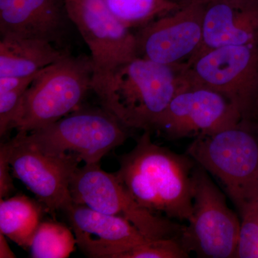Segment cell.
I'll return each instance as SVG.
<instances>
[{"label": "cell", "instance_id": "obj_1", "mask_svg": "<svg viewBox=\"0 0 258 258\" xmlns=\"http://www.w3.org/2000/svg\"><path fill=\"white\" fill-rule=\"evenodd\" d=\"M115 173L134 200L151 212L189 221L192 212L194 171L197 163L152 142L144 131L132 151L119 158Z\"/></svg>", "mask_w": 258, "mask_h": 258}, {"label": "cell", "instance_id": "obj_2", "mask_svg": "<svg viewBox=\"0 0 258 258\" xmlns=\"http://www.w3.org/2000/svg\"><path fill=\"white\" fill-rule=\"evenodd\" d=\"M184 68L136 57L112 75L102 106L126 128L152 130L184 83Z\"/></svg>", "mask_w": 258, "mask_h": 258}, {"label": "cell", "instance_id": "obj_3", "mask_svg": "<svg viewBox=\"0 0 258 258\" xmlns=\"http://www.w3.org/2000/svg\"><path fill=\"white\" fill-rule=\"evenodd\" d=\"M246 122L198 137L186 151L221 182L240 215L258 201V137Z\"/></svg>", "mask_w": 258, "mask_h": 258}, {"label": "cell", "instance_id": "obj_4", "mask_svg": "<svg viewBox=\"0 0 258 258\" xmlns=\"http://www.w3.org/2000/svg\"><path fill=\"white\" fill-rule=\"evenodd\" d=\"M93 76L91 57L70 52L42 70L24 95L13 128L30 133L74 111L92 90Z\"/></svg>", "mask_w": 258, "mask_h": 258}, {"label": "cell", "instance_id": "obj_5", "mask_svg": "<svg viewBox=\"0 0 258 258\" xmlns=\"http://www.w3.org/2000/svg\"><path fill=\"white\" fill-rule=\"evenodd\" d=\"M128 129L103 107H79L51 125L20 134L46 154H74L91 164H100L112 149L124 144Z\"/></svg>", "mask_w": 258, "mask_h": 258}, {"label": "cell", "instance_id": "obj_6", "mask_svg": "<svg viewBox=\"0 0 258 258\" xmlns=\"http://www.w3.org/2000/svg\"><path fill=\"white\" fill-rule=\"evenodd\" d=\"M74 25L91 52L92 90L99 98L115 70L137 56L136 34L118 20L105 0H63Z\"/></svg>", "mask_w": 258, "mask_h": 258}, {"label": "cell", "instance_id": "obj_7", "mask_svg": "<svg viewBox=\"0 0 258 258\" xmlns=\"http://www.w3.org/2000/svg\"><path fill=\"white\" fill-rule=\"evenodd\" d=\"M187 82L227 98L247 120L258 101V45H230L202 51L185 63Z\"/></svg>", "mask_w": 258, "mask_h": 258}, {"label": "cell", "instance_id": "obj_8", "mask_svg": "<svg viewBox=\"0 0 258 258\" xmlns=\"http://www.w3.org/2000/svg\"><path fill=\"white\" fill-rule=\"evenodd\" d=\"M180 240L199 257H236L241 220L210 174L197 164L194 171L192 212Z\"/></svg>", "mask_w": 258, "mask_h": 258}, {"label": "cell", "instance_id": "obj_9", "mask_svg": "<svg viewBox=\"0 0 258 258\" xmlns=\"http://www.w3.org/2000/svg\"><path fill=\"white\" fill-rule=\"evenodd\" d=\"M70 191L74 203L124 218L150 240L179 237L182 231L183 226L141 206L115 174L103 170L100 164L78 168Z\"/></svg>", "mask_w": 258, "mask_h": 258}, {"label": "cell", "instance_id": "obj_10", "mask_svg": "<svg viewBox=\"0 0 258 258\" xmlns=\"http://www.w3.org/2000/svg\"><path fill=\"white\" fill-rule=\"evenodd\" d=\"M242 120L240 112L225 96L184 79L152 130L171 139H196L216 133Z\"/></svg>", "mask_w": 258, "mask_h": 258}, {"label": "cell", "instance_id": "obj_11", "mask_svg": "<svg viewBox=\"0 0 258 258\" xmlns=\"http://www.w3.org/2000/svg\"><path fill=\"white\" fill-rule=\"evenodd\" d=\"M5 144L13 174L50 212H64L72 205L70 185L82 161L77 155L46 154L20 133Z\"/></svg>", "mask_w": 258, "mask_h": 258}, {"label": "cell", "instance_id": "obj_12", "mask_svg": "<svg viewBox=\"0 0 258 258\" xmlns=\"http://www.w3.org/2000/svg\"><path fill=\"white\" fill-rule=\"evenodd\" d=\"M136 36L138 57L166 66L186 63L203 43V0L153 20Z\"/></svg>", "mask_w": 258, "mask_h": 258}, {"label": "cell", "instance_id": "obj_13", "mask_svg": "<svg viewBox=\"0 0 258 258\" xmlns=\"http://www.w3.org/2000/svg\"><path fill=\"white\" fill-rule=\"evenodd\" d=\"M79 248L89 257L115 258L148 240L130 222L73 203L64 211Z\"/></svg>", "mask_w": 258, "mask_h": 258}, {"label": "cell", "instance_id": "obj_14", "mask_svg": "<svg viewBox=\"0 0 258 258\" xmlns=\"http://www.w3.org/2000/svg\"><path fill=\"white\" fill-rule=\"evenodd\" d=\"M71 25L63 0H0L1 37L36 39L60 47Z\"/></svg>", "mask_w": 258, "mask_h": 258}, {"label": "cell", "instance_id": "obj_15", "mask_svg": "<svg viewBox=\"0 0 258 258\" xmlns=\"http://www.w3.org/2000/svg\"><path fill=\"white\" fill-rule=\"evenodd\" d=\"M203 1V43L198 52L230 45H258V0Z\"/></svg>", "mask_w": 258, "mask_h": 258}, {"label": "cell", "instance_id": "obj_16", "mask_svg": "<svg viewBox=\"0 0 258 258\" xmlns=\"http://www.w3.org/2000/svg\"><path fill=\"white\" fill-rule=\"evenodd\" d=\"M69 52L45 40L1 37L0 77H30L60 60Z\"/></svg>", "mask_w": 258, "mask_h": 258}, {"label": "cell", "instance_id": "obj_17", "mask_svg": "<svg viewBox=\"0 0 258 258\" xmlns=\"http://www.w3.org/2000/svg\"><path fill=\"white\" fill-rule=\"evenodd\" d=\"M42 208L25 195L0 201V232L24 248L30 247L41 223Z\"/></svg>", "mask_w": 258, "mask_h": 258}, {"label": "cell", "instance_id": "obj_18", "mask_svg": "<svg viewBox=\"0 0 258 258\" xmlns=\"http://www.w3.org/2000/svg\"><path fill=\"white\" fill-rule=\"evenodd\" d=\"M115 18L130 29L142 28L180 6L171 0H105Z\"/></svg>", "mask_w": 258, "mask_h": 258}, {"label": "cell", "instance_id": "obj_19", "mask_svg": "<svg viewBox=\"0 0 258 258\" xmlns=\"http://www.w3.org/2000/svg\"><path fill=\"white\" fill-rule=\"evenodd\" d=\"M74 233L67 226L55 221L41 222L30 246L34 258H66L74 252Z\"/></svg>", "mask_w": 258, "mask_h": 258}, {"label": "cell", "instance_id": "obj_20", "mask_svg": "<svg viewBox=\"0 0 258 258\" xmlns=\"http://www.w3.org/2000/svg\"><path fill=\"white\" fill-rule=\"evenodd\" d=\"M189 254L179 237H173L148 240L118 254L115 258H184Z\"/></svg>", "mask_w": 258, "mask_h": 258}, {"label": "cell", "instance_id": "obj_21", "mask_svg": "<svg viewBox=\"0 0 258 258\" xmlns=\"http://www.w3.org/2000/svg\"><path fill=\"white\" fill-rule=\"evenodd\" d=\"M236 257L258 258V201L240 215Z\"/></svg>", "mask_w": 258, "mask_h": 258}, {"label": "cell", "instance_id": "obj_22", "mask_svg": "<svg viewBox=\"0 0 258 258\" xmlns=\"http://www.w3.org/2000/svg\"><path fill=\"white\" fill-rule=\"evenodd\" d=\"M30 84L23 85L9 91L0 92V135L13 129V123L22 100Z\"/></svg>", "mask_w": 258, "mask_h": 258}, {"label": "cell", "instance_id": "obj_23", "mask_svg": "<svg viewBox=\"0 0 258 258\" xmlns=\"http://www.w3.org/2000/svg\"><path fill=\"white\" fill-rule=\"evenodd\" d=\"M10 164L6 144L0 147V198L8 197L14 190L13 177L10 174Z\"/></svg>", "mask_w": 258, "mask_h": 258}, {"label": "cell", "instance_id": "obj_24", "mask_svg": "<svg viewBox=\"0 0 258 258\" xmlns=\"http://www.w3.org/2000/svg\"><path fill=\"white\" fill-rule=\"evenodd\" d=\"M0 257H15V254L10 249L5 235L0 232Z\"/></svg>", "mask_w": 258, "mask_h": 258}, {"label": "cell", "instance_id": "obj_25", "mask_svg": "<svg viewBox=\"0 0 258 258\" xmlns=\"http://www.w3.org/2000/svg\"><path fill=\"white\" fill-rule=\"evenodd\" d=\"M171 1L174 2L176 4H178L180 7H181L184 6V5L189 4V3H193V2L199 1V0H171Z\"/></svg>", "mask_w": 258, "mask_h": 258}, {"label": "cell", "instance_id": "obj_26", "mask_svg": "<svg viewBox=\"0 0 258 258\" xmlns=\"http://www.w3.org/2000/svg\"><path fill=\"white\" fill-rule=\"evenodd\" d=\"M257 110H258V101H257Z\"/></svg>", "mask_w": 258, "mask_h": 258}]
</instances>
